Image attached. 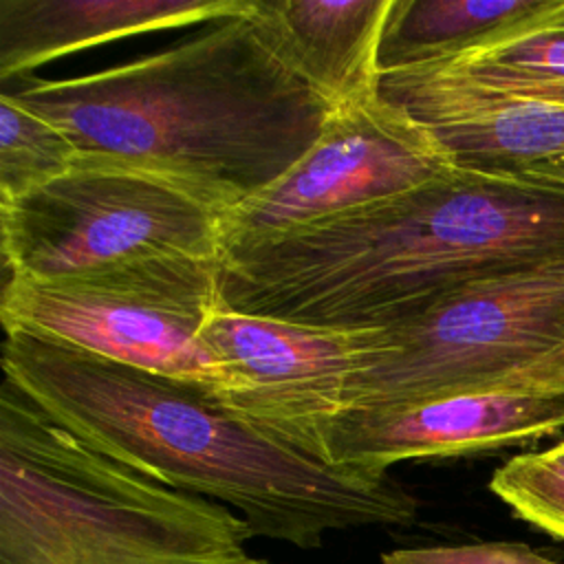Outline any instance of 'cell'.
<instances>
[{
  "label": "cell",
  "mask_w": 564,
  "mask_h": 564,
  "mask_svg": "<svg viewBox=\"0 0 564 564\" xmlns=\"http://www.w3.org/2000/svg\"><path fill=\"white\" fill-rule=\"evenodd\" d=\"M524 176H533V178H546V181L564 183V159H560V161H551V163H544V165H538V167L529 170Z\"/></svg>",
  "instance_id": "20"
},
{
  "label": "cell",
  "mask_w": 564,
  "mask_h": 564,
  "mask_svg": "<svg viewBox=\"0 0 564 564\" xmlns=\"http://www.w3.org/2000/svg\"><path fill=\"white\" fill-rule=\"evenodd\" d=\"M454 167L434 134L379 95L333 110L313 148L223 216V253L399 196Z\"/></svg>",
  "instance_id": "8"
},
{
  "label": "cell",
  "mask_w": 564,
  "mask_h": 564,
  "mask_svg": "<svg viewBox=\"0 0 564 564\" xmlns=\"http://www.w3.org/2000/svg\"><path fill=\"white\" fill-rule=\"evenodd\" d=\"M286 66L333 110L379 95V42L392 0H251Z\"/></svg>",
  "instance_id": "12"
},
{
  "label": "cell",
  "mask_w": 564,
  "mask_h": 564,
  "mask_svg": "<svg viewBox=\"0 0 564 564\" xmlns=\"http://www.w3.org/2000/svg\"><path fill=\"white\" fill-rule=\"evenodd\" d=\"M489 489L518 518L564 542V441L509 458Z\"/></svg>",
  "instance_id": "17"
},
{
  "label": "cell",
  "mask_w": 564,
  "mask_h": 564,
  "mask_svg": "<svg viewBox=\"0 0 564 564\" xmlns=\"http://www.w3.org/2000/svg\"><path fill=\"white\" fill-rule=\"evenodd\" d=\"M9 93L79 154L165 174L223 212L282 178L333 112L275 53L251 7L148 57Z\"/></svg>",
  "instance_id": "3"
},
{
  "label": "cell",
  "mask_w": 564,
  "mask_h": 564,
  "mask_svg": "<svg viewBox=\"0 0 564 564\" xmlns=\"http://www.w3.org/2000/svg\"><path fill=\"white\" fill-rule=\"evenodd\" d=\"M225 212L185 183L84 156L46 185L0 205L9 278L64 280L130 260L220 258Z\"/></svg>",
  "instance_id": "7"
},
{
  "label": "cell",
  "mask_w": 564,
  "mask_h": 564,
  "mask_svg": "<svg viewBox=\"0 0 564 564\" xmlns=\"http://www.w3.org/2000/svg\"><path fill=\"white\" fill-rule=\"evenodd\" d=\"M220 308L368 330L494 275L564 262V183L452 167L410 192L223 253Z\"/></svg>",
  "instance_id": "1"
},
{
  "label": "cell",
  "mask_w": 564,
  "mask_h": 564,
  "mask_svg": "<svg viewBox=\"0 0 564 564\" xmlns=\"http://www.w3.org/2000/svg\"><path fill=\"white\" fill-rule=\"evenodd\" d=\"M379 97L425 126L460 170L524 176L564 159V104L518 99L436 64L383 73Z\"/></svg>",
  "instance_id": "11"
},
{
  "label": "cell",
  "mask_w": 564,
  "mask_h": 564,
  "mask_svg": "<svg viewBox=\"0 0 564 564\" xmlns=\"http://www.w3.org/2000/svg\"><path fill=\"white\" fill-rule=\"evenodd\" d=\"M15 388L97 452L238 513L253 538L317 549L330 531L403 527L419 500L390 474L326 465L229 410L209 386L7 333Z\"/></svg>",
  "instance_id": "2"
},
{
  "label": "cell",
  "mask_w": 564,
  "mask_h": 564,
  "mask_svg": "<svg viewBox=\"0 0 564 564\" xmlns=\"http://www.w3.org/2000/svg\"><path fill=\"white\" fill-rule=\"evenodd\" d=\"M436 66L518 99L564 104V0L500 40Z\"/></svg>",
  "instance_id": "15"
},
{
  "label": "cell",
  "mask_w": 564,
  "mask_h": 564,
  "mask_svg": "<svg viewBox=\"0 0 564 564\" xmlns=\"http://www.w3.org/2000/svg\"><path fill=\"white\" fill-rule=\"evenodd\" d=\"M564 346V262L465 284L410 322L379 328L346 410L496 390Z\"/></svg>",
  "instance_id": "6"
},
{
  "label": "cell",
  "mask_w": 564,
  "mask_h": 564,
  "mask_svg": "<svg viewBox=\"0 0 564 564\" xmlns=\"http://www.w3.org/2000/svg\"><path fill=\"white\" fill-rule=\"evenodd\" d=\"M564 427V390L498 388L412 405L344 410L324 436L322 463L388 474L401 460L452 458L527 443Z\"/></svg>",
  "instance_id": "10"
},
{
  "label": "cell",
  "mask_w": 564,
  "mask_h": 564,
  "mask_svg": "<svg viewBox=\"0 0 564 564\" xmlns=\"http://www.w3.org/2000/svg\"><path fill=\"white\" fill-rule=\"evenodd\" d=\"M560 0H392L379 42V70L454 59L487 46Z\"/></svg>",
  "instance_id": "14"
},
{
  "label": "cell",
  "mask_w": 564,
  "mask_h": 564,
  "mask_svg": "<svg viewBox=\"0 0 564 564\" xmlns=\"http://www.w3.org/2000/svg\"><path fill=\"white\" fill-rule=\"evenodd\" d=\"M500 388H555L564 390V346L507 379ZM498 390V388H496Z\"/></svg>",
  "instance_id": "19"
},
{
  "label": "cell",
  "mask_w": 564,
  "mask_h": 564,
  "mask_svg": "<svg viewBox=\"0 0 564 564\" xmlns=\"http://www.w3.org/2000/svg\"><path fill=\"white\" fill-rule=\"evenodd\" d=\"M220 258L165 253L64 280L9 278L0 319L4 333L223 392L227 375L200 341L220 306Z\"/></svg>",
  "instance_id": "5"
},
{
  "label": "cell",
  "mask_w": 564,
  "mask_h": 564,
  "mask_svg": "<svg viewBox=\"0 0 564 564\" xmlns=\"http://www.w3.org/2000/svg\"><path fill=\"white\" fill-rule=\"evenodd\" d=\"M247 522L123 465L0 388V564H269Z\"/></svg>",
  "instance_id": "4"
},
{
  "label": "cell",
  "mask_w": 564,
  "mask_h": 564,
  "mask_svg": "<svg viewBox=\"0 0 564 564\" xmlns=\"http://www.w3.org/2000/svg\"><path fill=\"white\" fill-rule=\"evenodd\" d=\"M379 328L341 330L220 308L200 341L227 375L216 397L236 414L322 460L330 421Z\"/></svg>",
  "instance_id": "9"
},
{
  "label": "cell",
  "mask_w": 564,
  "mask_h": 564,
  "mask_svg": "<svg viewBox=\"0 0 564 564\" xmlns=\"http://www.w3.org/2000/svg\"><path fill=\"white\" fill-rule=\"evenodd\" d=\"M251 0H0V79L82 48L247 13Z\"/></svg>",
  "instance_id": "13"
},
{
  "label": "cell",
  "mask_w": 564,
  "mask_h": 564,
  "mask_svg": "<svg viewBox=\"0 0 564 564\" xmlns=\"http://www.w3.org/2000/svg\"><path fill=\"white\" fill-rule=\"evenodd\" d=\"M381 564H560L520 542H478L458 546L397 549Z\"/></svg>",
  "instance_id": "18"
},
{
  "label": "cell",
  "mask_w": 564,
  "mask_h": 564,
  "mask_svg": "<svg viewBox=\"0 0 564 564\" xmlns=\"http://www.w3.org/2000/svg\"><path fill=\"white\" fill-rule=\"evenodd\" d=\"M77 159L79 150L57 126L20 104L9 90H2L0 205L66 174Z\"/></svg>",
  "instance_id": "16"
}]
</instances>
